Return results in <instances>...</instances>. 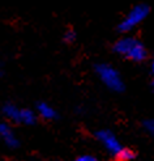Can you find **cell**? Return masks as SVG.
Returning <instances> with one entry per match:
<instances>
[{"label": "cell", "instance_id": "obj_1", "mask_svg": "<svg viewBox=\"0 0 154 161\" xmlns=\"http://www.w3.org/2000/svg\"><path fill=\"white\" fill-rule=\"evenodd\" d=\"M114 51L133 62H142L146 58V49L144 43L135 37H121L112 46Z\"/></svg>", "mask_w": 154, "mask_h": 161}, {"label": "cell", "instance_id": "obj_2", "mask_svg": "<svg viewBox=\"0 0 154 161\" xmlns=\"http://www.w3.org/2000/svg\"><path fill=\"white\" fill-rule=\"evenodd\" d=\"M95 74L98 75L99 80L106 85L109 89L114 92L124 91V81L121 79L119 71L107 63H99L95 66Z\"/></svg>", "mask_w": 154, "mask_h": 161}, {"label": "cell", "instance_id": "obj_3", "mask_svg": "<svg viewBox=\"0 0 154 161\" xmlns=\"http://www.w3.org/2000/svg\"><path fill=\"white\" fill-rule=\"evenodd\" d=\"M149 11L150 9H149V7L146 4L135 5L133 8H131V11L125 14V17L119 24V30L123 31V33L133 30L139 24H141L145 19L148 17Z\"/></svg>", "mask_w": 154, "mask_h": 161}, {"label": "cell", "instance_id": "obj_4", "mask_svg": "<svg viewBox=\"0 0 154 161\" xmlns=\"http://www.w3.org/2000/svg\"><path fill=\"white\" fill-rule=\"evenodd\" d=\"M95 138L102 146L106 148V151L110 155L115 156L116 158L121 153V151L124 149V147L120 144L119 139L115 136V134L110 130H99L95 132Z\"/></svg>", "mask_w": 154, "mask_h": 161}, {"label": "cell", "instance_id": "obj_5", "mask_svg": "<svg viewBox=\"0 0 154 161\" xmlns=\"http://www.w3.org/2000/svg\"><path fill=\"white\" fill-rule=\"evenodd\" d=\"M0 136H2L3 142H4L9 148H17V147H19L20 142H19V139H17V136L14 135L12 127L8 125V123H5V122L0 123Z\"/></svg>", "mask_w": 154, "mask_h": 161}, {"label": "cell", "instance_id": "obj_6", "mask_svg": "<svg viewBox=\"0 0 154 161\" xmlns=\"http://www.w3.org/2000/svg\"><path fill=\"white\" fill-rule=\"evenodd\" d=\"M2 111H3V114L7 119H9V120H12V122H16V123H21L22 109L16 106L14 103H9V102L4 103Z\"/></svg>", "mask_w": 154, "mask_h": 161}, {"label": "cell", "instance_id": "obj_7", "mask_svg": "<svg viewBox=\"0 0 154 161\" xmlns=\"http://www.w3.org/2000/svg\"><path fill=\"white\" fill-rule=\"evenodd\" d=\"M37 111H38V114L46 120H54L58 118L56 110L51 105H48L47 102H39L37 105Z\"/></svg>", "mask_w": 154, "mask_h": 161}, {"label": "cell", "instance_id": "obj_8", "mask_svg": "<svg viewBox=\"0 0 154 161\" xmlns=\"http://www.w3.org/2000/svg\"><path fill=\"white\" fill-rule=\"evenodd\" d=\"M135 152L132 151V149H129V148H124L123 151H121V153L119 155V160L120 161H131V160H133L135 158Z\"/></svg>", "mask_w": 154, "mask_h": 161}, {"label": "cell", "instance_id": "obj_9", "mask_svg": "<svg viewBox=\"0 0 154 161\" xmlns=\"http://www.w3.org/2000/svg\"><path fill=\"white\" fill-rule=\"evenodd\" d=\"M64 41L66 42H68V43H71V42H73L75 39H76V31L73 30V29H68L66 33H64Z\"/></svg>", "mask_w": 154, "mask_h": 161}, {"label": "cell", "instance_id": "obj_10", "mask_svg": "<svg viewBox=\"0 0 154 161\" xmlns=\"http://www.w3.org/2000/svg\"><path fill=\"white\" fill-rule=\"evenodd\" d=\"M144 128L149 132L151 136H154V119H146L144 122Z\"/></svg>", "mask_w": 154, "mask_h": 161}, {"label": "cell", "instance_id": "obj_11", "mask_svg": "<svg viewBox=\"0 0 154 161\" xmlns=\"http://www.w3.org/2000/svg\"><path fill=\"white\" fill-rule=\"evenodd\" d=\"M73 161H98V158L92 155H81V156L76 157Z\"/></svg>", "mask_w": 154, "mask_h": 161}, {"label": "cell", "instance_id": "obj_12", "mask_svg": "<svg viewBox=\"0 0 154 161\" xmlns=\"http://www.w3.org/2000/svg\"><path fill=\"white\" fill-rule=\"evenodd\" d=\"M150 68H151V72L154 74V58H153V60H151V63H150Z\"/></svg>", "mask_w": 154, "mask_h": 161}, {"label": "cell", "instance_id": "obj_13", "mask_svg": "<svg viewBox=\"0 0 154 161\" xmlns=\"http://www.w3.org/2000/svg\"><path fill=\"white\" fill-rule=\"evenodd\" d=\"M151 84H153V88H154V79H153V83Z\"/></svg>", "mask_w": 154, "mask_h": 161}]
</instances>
